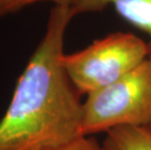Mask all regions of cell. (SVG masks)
Listing matches in <instances>:
<instances>
[{
    "instance_id": "6",
    "label": "cell",
    "mask_w": 151,
    "mask_h": 150,
    "mask_svg": "<svg viewBox=\"0 0 151 150\" xmlns=\"http://www.w3.org/2000/svg\"><path fill=\"white\" fill-rule=\"evenodd\" d=\"M39 2H53L54 5H70L71 0H0V19L22 11Z\"/></svg>"
},
{
    "instance_id": "4",
    "label": "cell",
    "mask_w": 151,
    "mask_h": 150,
    "mask_svg": "<svg viewBox=\"0 0 151 150\" xmlns=\"http://www.w3.org/2000/svg\"><path fill=\"white\" fill-rule=\"evenodd\" d=\"M72 15L99 12L108 7L128 23L148 36L149 60H151V0H71Z\"/></svg>"
},
{
    "instance_id": "5",
    "label": "cell",
    "mask_w": 151,
    "mask_h": 150,
    "mask_svg": "<svg viewBox=\"0 0 151 150\" xmlns=\"http://www.w3.org/2000/svg\"><path fill=\"white\" fill-rule=\"evenodd\" d=\"M104 150H151V126H121L106 132Z\"/></svg>"
},
{
    "instance_id": "1",
    "label": "cell",
    "mask_w": 151,
    "mask_h": 150,
    "mask_svg": "<svg viewBox=\"0 0 151 150\" xmlns=\"http://www.w3.org/2000/svg\"><path fill=\"white\" fill-rule=\"evenodd\" d=\"M73 17L68 5L51 9L45 33L0 120V150H35L82 136V95L62 63L66 28Z\"/></svg>"
},
{
    "instance_id": "8",
    "label": "cell",
    "mask_w": 151,
    "mask_h": 150,
    "mask_svg": "<svg viewBox=\"0 0 151 150\" xmlns=\"http://www.w3.org/2000/svg\"><path fill=\"white\" fill-rule=\"evenodd\" d=\"M150 62H151V60H150Z\"/></svg>"
},
{
    "instance_id": "2",
    "label": "cell",
    "mask_w": 151,
    "mask_h": 150,
    "mask_svg": "<svg viewBox=\"0 0 151 150\" xmlns=\"http://www.w3.org/2000/svg\"><path fill=\"white\" fill-rule=\"evenodd\" d=\"M121 126H151V62L146 60L83 101L82 136Z\"/></svg>"
},
{
    "instance_id": "3",
    "label": "cell",
    "mask_w": 151,
    "mask_h": 150,
    "mask_svg": "<svg viewBox=\"0 0 151 150\" xmlns=\"http://www.w3.org/2000/svg\"><path fill=\"white\" fill-rule=\"evenodd\" d=\"M149 59L147 42L134 33L117 31L84 49L63 54L62 63L81 95L116 82Z\"/></svg>"
},
{
    "instance_id": "7",
    "label": "cell",
    "mask_w": 151,
    "mask_h": 150,
    "mask_svg": "<svg viewBox=\"0 0 151 150\" xmlns=\"http://www.w3.org/2000/svg\"><path fill=\"white\" fill-rule=\"evenodd\" d=\"M35 150H104V146L91 136H82L70 142L58 146L44 147Z\"/></svg>"
}]
</instances>
